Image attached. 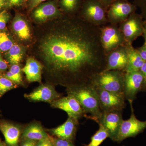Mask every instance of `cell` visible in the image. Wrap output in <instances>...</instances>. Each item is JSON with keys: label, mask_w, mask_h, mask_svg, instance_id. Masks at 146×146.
<instances>
[{"label": "cell", "mask_w": 146, "mask_h": 146, "mask_svg": "<svg viewBox=\"0 0 146 146\" xmlns=\"http://www.w3.org/2000/svg\"><path fill=\"white\" fill-rule=\"evenodd\" d=\"M100 29L78 13L63 14L35 25L28 49L43 65L47 82L66 87L89 83L93 76L105 70L106 55Z\"/></svg>", "instance_id": "6da1fadb"}, {"label": "cell", "mask_w": 146, "mask_h": 146, "mask_svg": "<svg viewBox=\"0 0 146 146\" xmlns=\"http://www.w3.org/2000/svg\"><path fill=\"white\" fill-rule=\"evenodd\" d=\"M68 95L72 96L83 108L85 114L96 121L102 113L98 96L96 88L90 82L66 87Z\"/></svg>", "instance_id": "7a4b0ae2"}, {"label": "cell", "mask_w": 146, "mask_h": 146, "mask_svg": "<svg viewBox=\"0 0 146 146\" xmlns=\"http://www.w3.org/2000/svg\"><path fill=\"white\" fill-rule=\"evenodd\" d=\"M125 74L123 71L105 70L93 76L90 83L97 89L124 94Z\"/></svg>", "instance_id": "3957f363"}, {"label": "cell", "mask_w": 146, "mask_h": 146, "mask_svg": "<svg viewBox=\"0 0 146 146\" xmlns=\"http://www.w3.org/2000/svg\"><path fill=\"white\" fill-rule=\"evenodd\" d=\"M107 11L98 0H85L78 14L89 23L101 27L108 23Z\"/></svg>", "instance_id": "277c9868"}, {"label": "cell", "mask_w": 146, "mask_h": 146, "mask_svg": "<svg viewBox=\"0 0 146 146\" xmlns=\"http://www.w3.org/2000/svg\"><path fill=\"white\" fill-rule=\"evenodd\" d=\"M63 14L58 6V0H50L39 4L29 15L31 20L35 25H40Z\"/></svg>", "instance_id": "5b68a950"}, {"label": "cell", "mask_w": 146, "mask_h": 146, "mask_svg": "<svg viewBox=\"0 0 146 146\" xmlns=\"http://www.w3.org/2000/svg\"><path fill=\"white\" fill-rule=\"evenodd\" d=\"M11 29L18 43L29 47L33 40V30L26 17L20 12H16Z\"/></svg>", "instance_id": "8992f818"}, {"label": "cell", "mask_w": 146, "mask_h": 146, "mask_svg": "<svg viewBox=\"0 0 146 146\" xmlns=\"http://www.w3.org/2000/svg\"><path fill=\"white\" fill-rule=\"evenodd\" d=\"M101 41L106 55L125 44L123 35L118 25H106L101 27Z\"/></svg>", "instance_id": "52a82bcc"}, {"label": "cell", "mask_w": 146, "mask_h": 146, "mask_svg": "<svg viewBox=\"0 0 146 146\" xmlns=\"http://www.w3.org/2000/svg\"><path fill=\"white\" fill-rule=\"evenodd\" d=\"M136 8V6L127 0H115L107 9L108 23L112 25H119L135 13Z\"/></svg>", "instance_id": "ba28073f"}, {"label": "cell", "mask_w": 146, "mask_h": 146, "mask_svg": "<svg viewBox=\"0 0 146 146\" xmlns=\"http://www.w3.org/2000/svg\"><path fill=\"white\" fill-rule=\"evenodd\" d=\"M141 15L132 13L119 24V28L123 35L125 44H131L135 39L143 34L144 23Z\"/></svg>", "instance_id": "9c48e42d"}, {"label": "cell", "mask_w": 146, "mask_h": 146, "mask_svg": "<svg viewBox=\"0 0 146 146\" xmlns=\"http://www.w3.org/2000/svg\"><path fill=\"white\" fill-rule=\"evenodd\" d=\"M102 112L123 111L125 106L124 94H119L96 88Z\"/></svg>", "instance_id": "30bf717a"}, {"label": "cell", "mask_w": 146, "mask_h": 146, "mask_svg": "<svg viewBox=\"0 0 146 146\" xmlns=\"http://www.w3.org/2000/svg\"><path fill=\"white\" fill-rule=\"evenodd\" d=\"M129 102L131 107V115L128 119L123 120L116 138V141L118 142L136 136L146 128V121H140L136 117L133 111L132 102Z\"/></svg>", "instance_id": "8fae6325"}, {"label": "cell", "mask_w": 146, "mask_h": 146, "mask_svg": "<svg viewBox=\"0 0 146 146\" xmlns=\"http://www.w3.org/2000/svg\"><path fill=\"white\" fill-rule=\"evenodd\" d=\"M123 121L122 111H112L102 112L96 121L107 131L110 138L116 141Z\"/></svg>", "instance_id": "7c38bea8"}, {"label": "cell", "mask_w": 146, "mask_h": 146, "mask_svg": "<svg viewBox=\"0 0 146 146\" xmlns=\"http://www.w3.org/2000/svg\"><path fill=\"white\" fill-rule=\"evenodd\" d=\"M61 96L62 95L56 90L54 85L49 82L41 84L29 94L24 95V97L29 101L44 102L49 104Z\"/></svg>", "instance_id": "4fadbf2b"}, {"label": "cell", "mask_w": 146, "mask_h": 146, "mask_svg": "<svg viewBox=\"0 0 146 146\" xmlns=\"http://www.w3.org/2000/svg\"><path fill=\"white\" fill-rule=\"evenodd\" d=\"M50 104L51 107L65 111L68 117L77 119L86 115L78 102L70 95L61 97L54 101Z\"/></svg>", "instance_id": "5bb4252c"}, {"label": "cell", "mask_w": 146, "mask_h": 146, "mask_svg": "<svg viewBox=\"0 0 146 146\" xmlns=\"http://www.w3.org/2000/svg\"><path fill=\"white\" fill-rule=\"evenodd\" d=\"M144 85V78L141 71L125 72L123 92L125 99L132 102Z\"/></svg>", "instance_id": "9a60e30c"}, {"label": "cell", "mask_w": 146, "mask_h": 146, "mask_svg": "<svg viewBox=\"0 0 146 146\" xmlns=\"http://www.w3.org/2000/svg\"><path fill=\"white\" fill-rule=\"evenodd\" d=\"M105 70H119L125 72L128 57L125 45L118 47L106 55Z\"/></svg>", "instance_id": "2e32d148"}, {"label": "cell", "mask_w": 146, "mask_h": 146, "mask_svg": "<svg viewBox=\"0 0 146 146\" xmlns=\"http://www.w3.org/2000/svg\"><path fill=\"white\" fill-rule=\"evenodd\" d=\"M78 124V119L68 117L63 124L46 131L56 138L72 141L75 137Z\"/></svg>", "instance_id": "e0dca14e"}, {"label": "cell", "mask_w": 146, "mask_h": 146, "mask_svg": "<svg viewBox=\"0 0 146 146\" xmlns=\"http://www.w3.org/2000/svg\"><path fill=\"white\" fill-rule=\"evenodd\" d=\"M23 128L17 124L0 121V131L4 137L6 146H19Z\"/></svg>", "instance_id": "ac0fdd59"}, {"label": "cell", "mask_w": 146, "mask_h": 146, "mask_svg": "<svg viewBox=\"0 0 146 146\" xmlns=\"http://www.w3.org/2000/svg\"><path fill=\"white\" fill-rule=\"evenodd\" d=\"M44 67L42 63L32 56H28L22 72L25 74L27 81L29 83L37 82L42 84V74Z\"/></svg>", "instance_id": "d6986e66"}, {"label": "cell", "mask_w": 146, "mask_h": 146, "mask_svg": "<svg viewBox=\"0 0 146 146\" xmlns=\"http://www.w3.org/2000/svg\"><path fill=\"white\" fill-rule=\"evenodd\" d=\"M46 131L39 122H33L23 128L20 141H38L49 136Z\"/></svg>", "instance_id": "ffe728a7"}, {"label": "cell", "mask_w": 146, "mask_h": 146, "mask_svg": "<svg viewBox=\"0 0 146 146\" xmlns=\"http://www.w3.org/2000/svg\"><path fill=\"white\" fill-rule=\"evenodd\" d=\"M28 47L15 42L8 51L4 53L5 59L9 65L19 64L24 59Z\"/></svg>", "instance_id": "44dd1931"}, {"label": "cell", "mask_w": 146, "mask_h": 146, "mask_svg": "<svg viewBox=\"0 0 146 146\" xmlns=\"http://www.w3.org/2000/svg\"><path fill=\"white\" fill-rule=\"evenodd\" d=\"M128 57L127 66L125 72L140 71L145 61L142 59L137 49L131 44H125Z\"/></svg>", "instance_id": "7402d4cb"}, {"label": "cell", "mask_w": 146, "mask_h": 146, "mask_svg": "<svg viewBox=\"0 0 146 146\" xmlns=\"http://www.w3.org/2000/svg\"><path fill=\"white\" fill-rule=\"evenodd\" d=\"M82 2V0H58V6L63 14L75 15L78 13Z\"/></svg>", "instance_id": "603a6c76"}, {"label": "cell", "mask_w": 146, "mask_h": 146, "mask_svg": "<svg viewBox=\"0 0 146 146\" xmlns=\"http://www.w3.org/2000/svg\"><path fill=\"white\" fill-rule=\"evenodd\" d=\"M22 68L19 64L10 65L8 71L2 72L3 75L16 85L23 86Z\"/></svg>", "instance_id": "cb8c5ba5"}, {"label": "cell", "mask_w": 146, "mask_h": 146, "mask_svg": "<svg viewBox=\"0 0 146 146\" xmlns=\"http://www.w3.org/2000/svg\"><path fill=\"white\" fill-rule=\"evenodd\" d=\"M13 36L7 29L0 31V52L5 53L15 43Z\"/></svg>", "instance_id": "d4e9b609"}, {"label": "cell", "mask_w": 146, "mask_h": 146, "mask_svg": "<svg viewBox=\"0 0 146 146\" xmlns=\"http://www.w3.org/2000/svg\"><path fill=\"white\" fill-rule=\"evenodd\" d=\"M99 129L91 138V142L88 146H100L107 138L109 134L104 128L99 125Z\"/></svg>", "instance_id": "484cf974"}, {"label": "cell", "mask_w": 146, "mask_h": 146, "mask_svg": "<svg viewBox=\"0 0 146 146\" xmlns=\"http://www.w3.org/2000/svg\"><path fill=\"white\" fill-rule=\"evenodd\" d=\"M18 87L13 82L7 78L0 72V98H1L7 92Z\"/></svg>", "instance_id": "4316f807"}, {"label": "cell", "mask_w": 146, "mask_h": 146, "mask_svg": "<svg viewBox=\"0 0 146 146\" xmlns=\"http://www.w3.org/2000/svg\"><path fill=\"white\" fill-rule=\"evenodd\" d=\"M11 19V15L7 9L0 11V31L6 29L7 25Z\"/></svg>", "instance_id": "83f0119b"}, {"label": "cell", "mask_w": 146, "mask_h": 146, "mask_svg": "<svg viewBox=\"0 0 146 146\" xmlns=\"http://www.w3.org/2000/svg\"><path fill=\"white\" fill-rule=\"evenodd\" d=\"M50 0H26L25 6L27 12L28 14L31 12L35 8L42 3L45 2Z\"/></svg>", "instance_id": "f1b7e54d"}, {"label": "cell", "mask_w": 146, "mask_h": 146, "mask_svg": "<svg viewBox=\"0 0 146 146\" xmlns=\"http://www.w3.org/2000/svg\"><path fill=\"white\" fill-rule=\"evenodd\" d=\"M6 9H8L25 6L26 0H6Z\"/></svg>", "instance_id": "f546056e"}, {"label": "cell", "mask_w": 146, "mask_h": 146, "mask_svg": "<svg viewBox=\"0 0 146 146\" xmlns=\"http://www.w3.org/2000/svg\"><path fill=\"white\" fill-rule=\"evenodd\" d=\"M54 146H75L72 141L52 137Z\"/></svg>", "instance_id": "4dcf8cb0"}, {"label": "cell", "mask_w": 146, "mask_h": 146, "mask_svg": "<svg viewBox=\"0 0 146 146\" xmlns=\"http://www.w3.org/2000/svg\"><path fill=\"white\" fill-rule=\"evenodd\" d=\"M133 4L140 9L141 16L146 21V0H134Z\"/></svg>", "instance_id": "1f68e13d"}, {"label": "cell", "mask_w": 146, "mask_h": 146, "mask_svg": "<svg viewBox=\"0 0 146 146\" xmlns=\"http://www.w3.org/2000/svg\"><path fill=\"white\" fill-rule=\"evenodd\" d=\"M36 146H54L52 136L49 135L48 137L37 141Z\"/></svg>", "instance_id": "d6a6232c"}, {"label": "cell", "mask_w": 146, "mask_h": 146, "mask_svg": "<svg viewBox=\"0 0 146 146\" xmlns=\"http://www.w3.org/2000/svg\"><path fill=\"white\" fill-rule=\"evenodd\" d=\"M9 63L3 58L2 53L0 52V72H3L7 70L9 68Z\"/></svg>", "instance_id": "836d02e7"}, {"label": "cell", "mask_w": 146, "mask_h": 146, "mask_svg": "<svg viewBox=\"0 0 146 146\" xmlns=\"http://www.w3.org/2000/svg\"><path fill=\"white\" fill-rule=\"evenodd\" d=\"M137 50L142 59L145 62H146V45L144 44Z\"/></svg>", "instance_id": "e575fe53"}, {"label": "cell", "mask_w": 146, "mask_h": 146, "mask_svg": "<svg viewBox=\"0 0 146 146\" xmlns=\"http://www.w3.org/2000/svg\"><path fill=\"white\" fill-rule=\"evenodd\" d=\"M37 141H24L20 142L19 146H36Z\"/></svg>", "instance_id": "d590c367"}, {"label": "cell", "mask_w": 146, "mask_h": 146, "mask_svg": "<svg viewBox=\"0 0 146 146\" xmlns=\"http://www.w3.org/2000/svg\"><path fill=\"white\" fill-rule=\"evenodd\" d=\"M98 1L101 3L107 10L110 6L111 5V4L113 2L115 1V0H98Z\"/></svg>", "instance_id": "8d00e7d4"}, {"label": "cell", "mask_w": 146, "mask_h": 146, "mask_svg": "<svg viewBox=\"0 0 146 146\" xmlns=\"http://www.w3.org/2000/svg\"><path fill=\"white\" fill-rule=\"evenodd\" d=\"M140 71H141L144 76V85H146V62H144Z\"/></svg>", "instance_id": "74e56055"}, {"label": "cell", "mask_w": 146, "mask_h": 146, "mask_svg": "<svg viewBox=\"0 0 146 146\" xmlns=\"http://www.w3.org/2000/svg\"><path fill=\"white\" fill-rule=\"evenodd\" d=\"M6 9V0H0V11Z\"/></svg>", "instance_id": "f35d334b"}, {"label": "cell", "mask_w": 146, "mask_h": 146, "mask_svg": "<svg viewBox=\"0 0 146 146\" xmlns=\"http://www.w3.org/2000/svg\"><path fill=\"white\" fill-rule=\"evenodd\" d=\"M143 36L144 39H145V44L146 45V27L144 25L143 32Z\"/></svg>", "instance_id": "ab89813d"}, {"label": "cell", "mask_w": 146, "mask_h": 146, "mask_svg": "<svg viewBox=\"0 0 146 146\" xmlns=\"http://www.w3.org/2000/svg\"><path fill=\"white\" fill-rule=\"evenodd\" d=\"M0 146H5L0 141Z\"/></svg>", "instance_id": "60d3db41"}, {"label": "cell", "mask_w": 146, "mask_h": 146, "mask_svg": "<svg viewBox=\"0 0 146 146\" xmlns=\"http://www.w3.org/2000/svg\"><path fill=\"white\" fill-rule=\"evenodd\" d=\"M145 23H144V25H145V26L146 27V21H145Z\"/></svg>", "instance_id": "b9f144b4"}, {"label": "cell", "mask_w": 146, "mask_h": 146, "mask_svg": "<svg viewBox=\"0 0 146 146\" xmlns=\"http://www.w3.org/2000/svg\"><path fill=\"white\" fill-rule=\"evenodd\" d=\"M0 115H1V114H0Z\"/></svg>", "instance_id": "7bdbcfd3"}]
</instances>
